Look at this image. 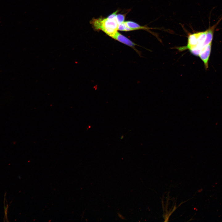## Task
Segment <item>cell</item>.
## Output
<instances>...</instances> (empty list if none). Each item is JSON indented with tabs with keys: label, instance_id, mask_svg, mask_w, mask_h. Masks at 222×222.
I'll return each instance as SVG.
<instances>
[{
	"label": "cell",
	"instance_id": "7",
	"mask_svg": "<svg viewBox=\"0 0 222 222\" xmlns=\"http://www.w3.org/2000/svg\"><path fill=\"white\" fill-rule=\"evenodd\" d=\"M118 30L121 31H132L126 25L125 22L118 25Z\"/></svg>",
	"mask_w": 222,
	"mask_h": 222
},
{
	"label": "cell",
	"instance_id": "3",
	"mask_svg": "<svg viewBox=\"0 0 222 222\" xmlns=\"http://www.w3.org/2000/svg\"><path fill=\"white\" fill-rule=\"evenodd\" d=\"M198 44L197 33L190 34L188 37L187 45L186 46L179 47V50L188 49L190 50L197 47Z\"/></svg>",
	"mask_w": 222,
	"mask_h": 222
},
{
	"label": "cell",
	"instance_id": "1",
	"mask_svg": "<svg viewBox=\"0 0 222 222\" xmlns=\"http://www.w3.org/2000/svg\"><path fill=\"white\" fill-rule=\"evenodd\" d=\"M91 24L95 29L102 31L110 37L117 31L119 25L115 17L93 19L91 21Z\"/></svg>",
	"mask_w": 222,
	"mask_h": 222
},
{
	"label": "cell",
	"instance_id": "5",
	"mask_svg": "<svg viewBox=\"0 0 222 222\" xmlns=\"http://www.w3.org/2000/svg\"><path fill=\"white\" fill-rule=\"evenodd\" d=\"M219 22V21L216 24L209 27L208 29L206 30V37L203 45V47L210 43L212 42L215 29L218 24Z\"/></svg>",
	"mask_w": 222,
	"mask_h": 222
},
{
	"label": "cell",
	"instance_id": "9",
	"mask_svg": "<svg viewBox=\"0 0 222 222\" xmlns=\"http://www.w3.org/2000/svg\"><path fill=\"white\" fill-rule=\"evenodd\" d=\"M118 11V10H117L115 12H113L111 14L109 15L107 18H115L117 15V13Z\"/></svg>",
	"mask_w": 222,
	"mask_h": 222
},
{
	"label": "cell",
	"instance_id": "8",
	"mask_svg": "<svg viewBox=\"0 0 222 222\" xmlns=\"http://www.w3.org/2000/svg\"><path fill=\"white\" fill-rule=\"evenodd\" d=\"M126 14H117L115 18L119 25L124 22Z\"/></svg>",
	"mask_w": 222,
	"mask_h": 222
},
{
	"label": "cell",
	"instance_id": "6",
	"mask_svg": "<svg viewBox=\"0 0 222 222\" xmlns=\"http://www.w3.org/2000/svg\"><path fill=\"white\" fill-rule=\"evenodd\" d=\"M125 22L127 26L132 29V31L140 29L149 30L152 29L146 26H141L138 23L131 21H127Z\"/></svg>",
	"mask_w": 222,
	"mask_h": 222
},
{
	"label": "cell",
	"instance_id": "2",
	"mask_svg": "<svg viewBox=\"0 0 222 222\" xmlns=\"http://www.w3.org/2000/svg\"><path fill=\"white\" fill-rule=\"evenodd\" d=\"M212 45V42L204 47L202 49L199 56L203 62L206 69L208 68L209 60Z\"/></svg>",
	"mask_w": 222,
	"mask_h": 222
},
{
	"label": "cell",
	"instance_id": "4",
	"mask_svg": "<svg viewBox=\"0 0 222 222\" xmlns=\"http://www.w3.org/2000/svg\"><path fill=\"white\" fill-rule=\"evenodd\" d=\"M111 37L119 42L135 49V46L137 45L135 43L117 31Z\"/></svg>",
	"mask_w": 222,
	"mask_h": 222
}]
</instances>
